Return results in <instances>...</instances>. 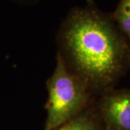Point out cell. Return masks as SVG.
Listing matches in <instances>:
<instances>
[{
	"instance_id": "cell-6",
	"label": "cell",
	"mask_w": 130,
	"mask_h": 130,
	"mask_svg": "<svg viewBox=\"0 0 130 130\" xmlns=\"http://www.w3.org/2000/svg\"><path fill=\"white\" fill-rule=\"evenodd\" d=\"M87 1H88V2H92L93 0H87Z\"/></svg>"
},
{
	"instance_id": "cell-3",
	"label": "cell",
	"mask_w": 130,
	"mask_h": 130,
	"mask_svg": "<svg viewBox=\"0 0 130 130\" xmlns=\"http://www.w3.org/2000/svg\"><path fill=\"white\" fill-rule=\"evenodd\" d=\"M107 130H130V88H113L95 100Z\"/></svg>"
},
{
	"instance_id": "cell-4",
	"label": "cell",
	"mask_w": 130,
	"mask_h": 130,
	"mask_svg": "<svg viewBox=\"0 0 130 130\" xmlns=\"http://www.w3.org/2000/svg\"><path fill=\"white\" fill-rule=\"evenodd\" d=\"M54 130L107 129L98 113L95 101L79 114Z\"/></svg>"
},
{
	"instance_id": "cell-7",
	"label": "cell",
	"mask_w": 130,
	"mask_h": 130,
	"mask_svg": "<svg viewBox=\"0 0 130 130\" xmlns=\"http://www.w3.org/2000/svg\"><path fill=\"white\" fill-rule=\"evenodd\" d=\"M20 1H23V0H20Z\"/></svg>"
},
{
	"instance_id": "cell-1",
	"label": "cell",
	"mask_w": 130,
	"mask_h": 130,
	"mask_svg": "<svg viewBox=\"0 0 130 130\" xmlns=\"http://www.w3.org/2000/svg\"><path fill=\"white\" fill-rule=\"evenodd\" d=\"M59 53L66 67L95 98L115 88L130 68V43L112 13L94 2L68 13L58 33Z\"/></svg>"
},
{
	"instance_id": "cell-2",
	"label": "cell",
	"mask_w": 130,
	"mask_h": 130,
	"mask_svg": "<svg viewBox=\"0 0 130 130\" xmlns=\"http://www.w3.org/2000/svg\"><path fill=\"white\" fill-rule=\"evenodd\" d=\"M46 130H54L85 110L96 98L66 67L59 54L54 72L47 81Z\"/></svg>"
},
{
	"instance_id": "cell-5",
	"label": "cell",
	"mask_w": 130,
	"mask_h": 130,
	"mask_svg": "<svg viewBox=\"0 0 130 130\" xmlns=\"http://www.w3.org/2000/svg\"><path fill=\"white\" fill-rule=\"evenodd\" d=\"M112 17L130 43V0H119Z\"/></svg>"
}]
</instances>
